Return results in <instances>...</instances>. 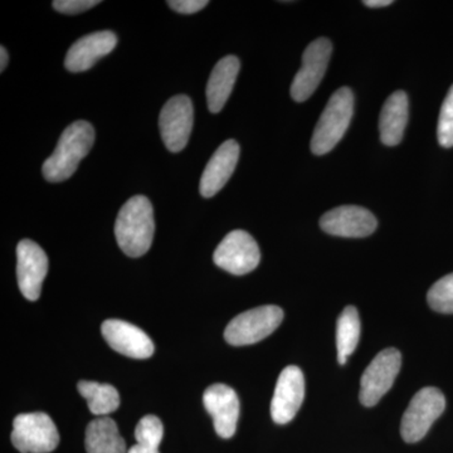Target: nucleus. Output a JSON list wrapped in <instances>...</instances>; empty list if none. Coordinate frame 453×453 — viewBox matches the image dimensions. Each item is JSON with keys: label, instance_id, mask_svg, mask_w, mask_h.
<instances>
[{"label": "nucleus", "instance_id": "nucleus-1", "mask_svg": "<svg viewBox=\"0 0 453 453\" xmlns=\"http://www.w3.org/2000/svg\"><path fill=\"white\" fill-rule=\"evenodd\" d=\"M155 234L154 210L144 196H135L122 205L115 223L119 246L129 257H142L150 250Z\"/></svg>", "mask_w": 453, "mask_h": 453}, {"label": "nucleus", "instance_id": "nucleus-2", "mask_svg": "<svg viewBox=\"0 0 453 453\" xmlns=\"http://www.w3.org/2000/svg\"><path fill=\"white\" fill-rule=\"evenodd\" d=\"M94 142L95 130L89 122L80 120L65 127L55 151L43 164L44 179L50 183H59L73 177Z\"/></svg>", "mask_w": 453, "mask_h": 453}, {"label": "nucleus", "instance_id": "nucleus-3", "mask_svg": "<svg viewBox=\"0 0 453 453\" xmlns=\"http://www.w3.org/2000/svg\"><path fill=\"white\" fill-rule=\"evenodd\" d=\"M354 113V95L349 88L334 92L314 130L311 151L324 155L332 151L347 133Z\"/></svg>", "mask_w": 453, "mask_h": 453}, {"label": "nucleus", "instance_id": "nucleus-4", "mask_svg": "<svg viewBox=\"0 0 453 453\" xmlns=\"http://www.w3.org/2000/svg\"><path fill=\"white\" fill-rule=\"evenodd\" d=\"M282 320L283 311L279 306L267 305L249 310L235 316L226 325V342L234 347L255 344L275 332Z\"/></svg>", "mask_w": 453, "mask_h": 453}, {"label": "nucleus", "instance_id": "nucleus-5", "mask_svg": "<svg viewBox=\"0 0 453 453\" xmlns=\"http://www.w3.org/2000/svg\"><path fill=\"white\" fill-rule=\"evenodd\" d=\"M446 408V399L440 389L426 387L413 396L403 414L401 425L405 442H419L427 434Z\"/></svg>", "mask_w": 453, "mask_h": 453}, {"label": "nucleus", "instance_id": "nucleus-6", "mask_svg": "<svg viewBox=\"0 0 453 453\" xmlns=\"http://www.w3.org/2000/svg\"><path fill=\"white\" fill-rule=\"evenodd\" d=\"M12 443L20 453H50L59 443V434L49 414L35 412L17 416Z\"/></svg>", "mask_w": 453, "mask_h": 453}, {"label": "nucleus", "instance_id": "nucleus-7", "mask_svg": "<svg viewBox=\"0 0 453 453\" xmlns=\"http://www.w3.org/2000/svg\"><path fill=\"white\" fill-rule=\"evenodd\" d=\"M213 261L217 266L235 276L247 275L261 261L258 244L246 231H232L223 238L214 251Z\"/></svg>", "mask_w": 453, "mask_h": 453}, {"label": "nucleus", "instance_id": "nucleus-8", "mask_svg": "<svg viewBox=\"0 0 453 453\" xmlns=\"http://www.w3.org/2000/svg\"><path fill=\"white\" fill-rule=\"evenodd\" d=\"M402 356L395 348L384 349L365 369L360 381V402L374 407L389 392L401 371Z\"/></svg>", "mask_w": 453, "mask_h": 453}, {"label": "nucleus", "instance_id": "nucleus-9", "mask_svg": "<svg viewBox=\"0 0 453 453\" xmlns=\"http://www.w3.org/2000/svg\"><path fill=\"white\" fill-rule=\"evenodd\" d=\"M195 122L193 103L186 95L170 98L160 112L159 127L166 149L179 153L186 148Z\"/></svg>", "mask_w": 453, "mask_h": 453}, {"label": "nucleus", "instance_id": "nucleus-10", "mask_svg": "<svg viewBox=\"0 0 453 453\" xmlns=\"http://www.w3.org/2000/svg\"><path fill=\"white\" fill-rule=\"evenodd\" d=\"M332 42L319 38L306 47L303 56V67L291 85V96L296 103H303L316 91L324 79L332 57Z\"/></svg>", "mask_w": 453, "mask_h": 453}, {"label": "nucleus", "instance_id": "nucleus-11", "mask_svg": "<svg viewBox=\"0 0 453 453\" xmlns=\"http://www.w3.org/2000/svg\"><path fill=\"white\" fill-rule=\"evenodd\" d=\"M49 273L46 252L31 240L20 241L17 247L18 285L29 301L40 299L42 285Z\"/></svg>", "mask_w": 453, "mask_h": 453}, {"label": "nucleus", "instance_id": "nucleus-12", "mask_svg": "<svg viewBox=\"0 0 453 453\" xmlns=\"http://www.w3.org/2000/svg\"><path fill=\"white\" fill-rule=\"evenodd\" d=\"M305 396V378L299 366H286L277 380L271 402V416L277 425L291 422Z\"/></svg>", "mask_w": 453, "mask_h": 453}, {"label": "nucleus", "instance_id": "nucleus-13", "mask_svg": "<svg viewBox=\"0 0 453 453\" xmlns=\"http://www.w3.org/2000/svg\"><path fill=\"white\" fill-rule=\"evenodd\" d=\"M378 222L374 214L357 205H342L325 213L320 219L324 232L344 238H363L374 234Z\"/></svg>", "mask_w": 453, "mask_h": 453}, {"label": "nucleus", "instance_id": "nucleus-14", "mask_svg": "<svg viewBox=\"0 0 453 453\" xmlns=\"http://www.w3.org/2000/svg\"><path fill=\"white\" fill-rule=\"evenodd\" d=\"M205 410L213 418L214 429L219 437H234L240 417V399L237 393L226 384H213L203 395Z\"/></svg>", "mask_w": 453, "mask_h": 453}, {"label": "nucleus", "instance_id": "nucleus-15", "mask_svg": "<svg viewBox=\"0 0 453 453\" xmlns=\"http://www.w3.org/2000/svg\"><path fill=\"white\" fill-rule=\"evenodd\" d=\"M101 332L107 344L122 356L133 359H148L154 354L153 342L135 325L110 319L103 324Z\"/></svg>", "mask_w": 453, "mask_h": 453}, {"label": "nucleus", "instance_id": "nucleus-16", "mask_svg": "<svg viewBox=\"0 0 453 453\" xmlns=\"http://www.w3.org/2000/svg\"><path fill=\"white\" fill-rule=\"evenodd\" d=\"M118 43V37L111 31L91 33L74 42L65 56V65L70 73H85L97 61L111 53Z\"/></svg>", "mask_w": 453, "mask_h": 453}, {"label": "nucleus", "instance_id": "nucleus-17", "mask_svg": "<svg viewBox=\"0 0 453 453\" xmlns=\"http://www.w3.org/2000/svg\"><path fill=\"white\" fill-rule=\"evenodd\" d=\"M240 159V145L235 140H226L217 149L203 172L199 192L204 198H211L226 186L234 174Z\"/></svg>", "mask_w": 453, "mask_h": 453}, {"label": "nucleus", "instance_id": "nucleus-18", "mask_svg": "<svg viewBox=\"0 0 453 453\" xmlns=\"http://www.w3.org/2000/svg\"><path fill=\"white\" fill-rule=\"evenodd\" d=\"M240 68V59L235 56L223 57L214 65L207 83V104L211 113H219L225 107L234 91Z\"/></svg>", "mask_w": 453, "mask_h": 453}, {"label": "nucleus", "instance_id": "nucleus-19", "mask_svg": "<svg viewBox=\"0 0 453 453\" xmlns=\"http://www.w3.org/2000/svg\"><path fill=\"white\" fill-rule=\"evenodd\" d=\"M408 122V97L403 91L390 95L384 103L380 118V140L384 145L395 146L402 142Z\"/></svg>", "mask_w": 453, "mask_h": 453}, {"label": "nucleus", "instance_id": "nucleus-20", "mask_svg": "<svg viewBox=\"0 0 453 453\" xmlns=\"http://www.w3.org/2000/svg\"><path fill=\"white\" fill-rule=\"evenodd\" d=\"M88 453H127V443L119 434L118 425L109 417H100L89 422L86 428Z\"/></svg>", "mask_w": 453, "mask_h": 453}, {"label": "nucleus", "instance_id": "nucleus-21", "mask_svg": "<svg viewBox=\"0 0 453 453\" xmlns=\"http://www.w3.org/2000/svg\"><path fill=\"white\" fill-rule=\"evenodd\" d=\"M80 395L88 402L89 411L95 416L105 417L115 412L120 405V395L118 389L110 384H100L97 381L81 380L77 384Z\"/></svg>", "mask_w": 453, "mask_h": 453}, {"label": "nucleus", "instance_id": "nucleus-22", "mask_svg": "<svg viewBox=\"0 0 453 453\" xmlns=\"http://www.w3.org/2000/svg\"><path fill=\"white\" fill-rule=\"evenodd\" d=\"M360 338V319L354 306H347L338 319L336 326V348L339 365H344L354 353Z\"/></svg>", "mask_w": 453, "mask_h": 453}, {"label": "nucleus", "instance_id": "nucleus-23", "mask_svg": "<svg viewBox=\"0 0 453 453\" xmlns=\"http://www.w3.org/2000/svg\"><path fill=\"white\" fill-rule=\"evenodd\" d=\"M429 306L441 314H453V273L438 280L427 294Z\"/></svg>", "mask_w": 453, "mask_h": 453}, {"label": "nucleus", "instance_id": "nucleus-24", "mask_svg": "<svg viewBox=\"0 0 453 453\" xmlns=\"http://www.w3.org/2000/svg\"><path fill=\"white\" fill-rule=\"evenodd\" d=\"M163 436V423L157 416H145L136 426L135 438L138 445L157 449Z\"/></svg>", "mask_w": 453, "mask_h": 453}, {"label": "nucleus", "instance_id": "nucleus-25", "mask_svg": "<svg viewBox=\"0 0 453 453\" xmlns=\"http://www.w3.org/2000/svg\"><path fill=\"white\" fill-rule=\"evenodd\" d=\"M438 142L443 148L453 146V85L441 107L437 127Z\"/></svg>", "mask_w": 453, "mask_h": 453}, {"label": "nucleus", "instance_id": "nucleus-26", "mask_svg": "<svg viewBox=\"0 0 453 453\" xmlns=\"http://www.w3.org/2000/svg\"><path fill=\"white\" fill-rule=\"evenodd\" d=\"M100 3L98 0H56L52 5L59 13L73 16L96 7Z\"/></svg>", "mask_w": 453, "mask_h": 453}, {"label": "nucleus", "instance_id": "nucleus-27", "mask_svg": "<svg viewBox=\"0 0 453 453\" xmlns=\"http://www.w3.org/2000/svg\"><path fill=\"white\" fill-rule=\"evenodd\" d=\"M210 4L207 0H169L168 5L180 14H195Z\"/></svg>", "mask_w": 453, "mask_h": 453}, {"label": "nucleus", "instance_id": "nucleus-28", "mask_svg": "<svg viewBox=\"0 0 453 453\" xmlns=\"http://www.w3.org/2000/svg\"><path fill=\"white\" fill-rule=\"evenodd\" d=\"M363 4L369 8H383L393 4L392 0H365Z\"/></svg>", "mask_w": 453, "mask_h": 453}, {"label": "nucleus", "instance_id": "nucleus-29", "mask_svg": "<svg viewBox=\"0 0 453 453\" xmlns=\"http://www.w3.org/2000/svg\"><path fill=\"white\" fill-rule=\"evenodd\" d=\"M127 453H159V451L154 449H148V447L138 445V443H136L135 446L131 447Z\"/></svg>", "mask_w": 453, "mask_h": 453}, {"label": "nucleus", "instance_id": "nucleus-30", "mask_svg": "<svg viewBox=\"0 0 453 453\" xmlns=\"http://www.w3.org/2000/svg\"><path fill=\"white\" fill-rule=\"evenodd\" d=\"M0 59H2V62H0V71L2 73H4L5 68H7L8 61H9V56L7 50L4 49V47H2L0 49Z\"/></svg>", "mask_w": 453, "mask_h": 453}]
</instances>
